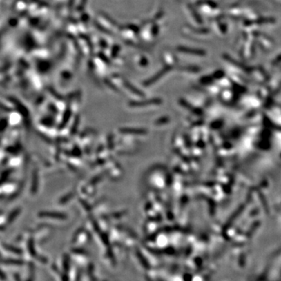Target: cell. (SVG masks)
<instances>
[{"label":"cell","instance_id":"cell-1","mask_svg":"<svg viewBox=\"0 0 281 281\" xmlns=\"http://www.w3.org/2000/svg\"><path fill=\"white\" fill-rule=\"evenodd\" d=\"M39 217L41 218H52L56 220H65L66 219V215L65 214L60 213H56V212H41L39 213Z\"/></svg>","mask_w":281,"mask_h":281},{"label":"cell","instance_id":"cell-2","mask_svg":"<svg viewBox=\"0 0 281 281\" xmlns=\"http://www.w3.org/2000/svg\"><path fill=\"white\" fill-rule=\"evenodd\" d=\"M120 132L127 134H144V130L143 129H137V128H122Z\"/></svg>","mask_w":281,"mask_h":281},{"label":"cell","instance_id":"cell-3","mask_svg":"<svg viewBox=\"0 0 281 281\" xmlns=\"http://www.w3.org/2000/svg\"><path fill=\"white\" fill-rule=\"evenodd\" d=\"M124 85L127 87V88L129 89L130 91H132V92H134V93H135V95H139V96H143V93H142V91H139L138 89L135 88V87H134L132 84L128 83L127 81L124 82Z\"/></svg>","mask_w":281,"mask_h":281},{"label":"cell","instance_id":"cell-4","mask_svg":"<svg viewBox=\"0 0 281 281\" xmlns=\"http://www.w3.org/2000/svg\"><path fill=\"white\" fill-rule=\"evenodd\" d=\"M18 213H20V209H17V210L14 211V212H13V213L9 216V221L11 222L12 220H13L17 217V215H18Z\"/></svg>","mask_w":281,"mask_h":281}]
</instances>
